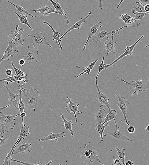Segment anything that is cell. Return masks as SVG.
I'll use <instances>...</instances> for the list:
<instances>
[{"mask_svg":"<svg viewBox=\"0 0 149 165\" xmlns=\"http://www.w3.org/2000/svg\"><path fill=\"white\" fill-rule=\"evenodd\" d=\"M40 95L38 90L33 87L29 91H26L25 88L23 87L21 95L22 101L25 105L24 111L29 112L33 109L35 112L38 107V98Z\"/></svg>","mask_w":149,"mask_h":165,"instance_id":"cell-1","label":"cell"},{"mask_svg":"<svg viewBox=\"0 0 149 165\" xmlns=\"http://www.w3.org/2000/svg\"><path fill=\"white\" fill-rule=\"evenodd\" d=\"M117 79L120 81L125 82L127 85L133 88L135 90L134 93L131 94L133 96L135 94L138 95V92H144L146 91L149 88V79L148 78L143 79L139 81L133 80L132 82H129L123 80L122 79L118 76Z\"/></svg>","mask_w":149,"mask_h":165,"instance_id":"cell-2","label":"cell"},{"mask_svg":"<svg viewBox=\"0 0 149 165\" xmlns=\"http://www.w3.org/2000/svg\"><path fill=\"white\" fill-rule=\"evenodd\" d=\"M84 148L85 150V153H81L83 155L79 154V156L86 158L91 163L96 161L102 164H104V163L99 159L95 147L88 143L85 145Z\"/></svg>","mask_w":149,"mask_h":165,"instance_id":"cell-3","label":"cell"},{"mask_svg":"<svg viewBox=\"0 0 149 165\" xmlns=\"http://www.w3.org/2000/svg\"><path fill=\"white\" fill-rule=\"evenodd\" d=\"M38 56L39 51L38 47H35L32 46L30 48V46H28L26 53L22 58L25 61L24 65L39 63V61L37 60Z\"/></svg>","mask_w":149,"mask_h":165,"instance_id":"cell-4","label":"cell"},{"mask_svg":"<svg viewBox=\"0 0 149 165\" xmlns=\"http://www.w3.org/2000/svg\"><path fill=\"white\" fill-rule=\"evenodd\" d=\"M104 136H110L113 137L114 140L116 142L118 141H129L134 142L133 138L131 139L128 138L125 133L120 129L119 127L115 129H112L107 133L104 134Z\"/></svg>","mask_w":149,"mask_h":165,"instance_id":"cell-5","label":"cell"},{"mask_svg":"<svg viewBox=\"0 0 149 165\" xmlns=\"http://www.w3.org/2000/svg\"><path fill=\"white\" fill-rule=\"evenodd\" d=\"M19 27V25L16 24L15 31H11V34L8 36V37L12 38L14 42V45L16 47L19 46H24L23 41L24 39L22 36L24 32V30L23 28H20L18 31Z\"/></svg>","mask_w":149,"mask_h":165,"instance_id":"cell-6","label":"cell"},{"mask_svg":"<svg viewBox=\"0 0 149 165\" xmlns=\"http://www.w3.org/2000/svg\"><path fill=\"white\" fill-rule=\"evenodd\" d=\"M28 36L31 38L33 46L35 47H38L41 46H48L50 48L52 47L43 35L42 32L37 35H29L28 34Z\"/></svg>","mask_w":149,"mask_h":165,"instance_id":"cell-7","label":"cell"},{"mask_svg":"<svg viewBox=\"0 0 149 165\" xmlns=\"http://www.w3.org/2000/svg\"><path fill=\"white\" fill-rule=\"evenodd\" d=\"M20 114L11 115H4L2 112H0V120L5 122L6 125L5 131L9 132V129L10 128L13 129L15 127V123L13 122L15 120V118L17 117Z\"/></svg>","mask_w":149,"mask_h":165,"instance_id":"cell-8","label":"cell"},{"mask_svg":"<svg viewBox=\"0 0 149 165\" xmlns=\"http://www.w3.org/2000/svg\"><path fill=\"white\" fill-rule=\"evenodd\" d=\"M118 98L119 103L118 105L119 109L123 116V118L126 124L128 126L130 125V121L128 120L126 117L127 111L128 108V105L129 104L125 97H122L119 94H116Z\"/></svg>","mask_w":149,"mask_h":165,"instance_id":"cell-9","label":"cell"},{"mask_svg":"<svg viewBox=\"0 0 149 165\" xmlns=\"http://www.w3.org/2000/svg\"><path fill=\"white\" fill-rule=\"evenodd\" d=\"M128 27H131V26H127L126 25L119 28L117 30L115 31L112 30L110 32H107L103 30H102L99 31L98 33H97L96 35H95V36L93 37L91 41L94 43H97L98 42H101V40L106 36L114 34H116L117 35H119V32L118 31H119L122 30L124 28Z\"/></svg>","mask_w":149,"mask_h":165,"instance_id":"cell-10","label":"cell"},{"mask_svg":"<svg viewBox=\"0 0 149 165\" xmlns=\"http://www.w3.org/2000/svg\"><path fill=\"white\" fill-rule=\"evenodd\" d=\"M144 36V35H143L142 37H140L135 43L132 46H128L127 45L126 46L125 53L119 56L117 59L114 60L111 64H105V65L106 66L107 68H108L110 67H111V66L114 63L117 62L119 61L122 59L123 57L128 55L132 56L133 55V51L135 46L139 42L140 40L142 39Z\"/></svg>","mask_w":149,"mask_h":165,"instance_id":"cell-11","label":"cell"},{"mask_svg":"<svg viewBox=\"0 0 149 165\" xmlns=\"http://www.w3.org/2000/svg\"><path fill=\"white\" fill-rule=\"evenodd\" d=\"M13 41V39L11 41L10 40H8V46L4 53L2 55V57L0 59V63L4 60H10V57H13L15 54L19 52L18 50H15L13 49L12 46Z\"/></svg>","mask_w":149,"mask_h":165,"instance_id":"cell-12","label":"cell"},{"mask_svg":"<svg viewBox=\"0 0 149 165\" xmlns=\"http://www.w3.org/2000/svg\"><path fill=\"white\" fill-rule=\"evenodd\" d=\"M31 12H34L35 13H39L41 16H48L51 13H55L61 15L63 18L62 14L59 11L56 10L51 6L47 5H44L40 7L39 9L31 10Z\"/></svg>","mask_w":149,"mask_h":165,"instance_id":"cell-13","label":"cell"},{"mask_svg":"<svg viewBox=\"0 0 149 165\" xmlns=\"http://www.w3.org/2000/svg\"><path fill=\"white\" fill-rule=\"evenodd\" d=\"M68 101L67 102L68 105L65 107V109L70 114H72L73 112L74 113V116L76 119V122L78 121V119L76 114V112L78 113V114L82 113V111H79L78 110L79 104H77L76 102L73 103L71 100L72 98H70L69 97H67Z\"/></svg>","mask_w":149,"mask_h":165,"instance_id":"cell-14","label":"cell"},{"mask_svg":"<svg viewBox=\"0 0 149 165\" xmlns=\"http://www.w3.org/2000/svg\"><path fill=\"white\" fill-rule=\"evenodd\" d=\"M95 84L96 88L97 90V94L96 97L98 99V100L99 102L103 105H104L106 106L108 110L109 111L111 109L110 107V105L108 102V101L110 100V99L107 97V96L103 93L99 88L98 83L97 81L95 80Z\"/></svg>","mask_w":149,"mask_h":165,"instance_id":"cell-15","label":"cell"},{"mask_svg":"<svg viewBox=\"0 0 149 165\" xmlns=\"http://www.w3.org/2000/svg\"><path fill=\"white\" fill-rule=\"evenodd\" d=\"M5 84L4 86L7 89L8 93V101L10 102L13 105L14 109L16 111L19 112V109L17 107L18 104L19 102V95L20 93L15 94L13 93L6 86Z\"/></svg>","mask_w":149,"mask_h":165,"instance_id":"cell-16","label":"cell"},{"mask_svg":"<svg viewBox=\"0 0 149 165\" xmlns=\"http://www.w3.org/2000/svg\"><path fill=\"white\" fill-rule=\"evenodd\" d=\"M111 38L107 37L106 38V40L105 42V48L106 50V53L105 54L107 56L110 52L113 54H115L114 50L117 45V43L114 40V35L113 34H111Z\"/></svg>","mask_w":149,"mask_h":165,"instance_id":"cell-17","label":"cell"},{"mask_svg":"<svg viewBox=\"0 0 149 165\" xmlns=\"http://www.w3.org/2000/svg\"><path fill=\"white\" fill-rule=\"evenodd\" d=\"M11 64L15 72V75L17 77L18 82L17 83L19 84L21 82L23 81V83L24 85L29 81V79L27 78V74L22 72L20 69L17 68L14 65L13 62H11Z\"/></svg>","mask_w":149,"mask_h":165,"instance_id":"cell-18","label":"cell"},{"mask_svg":"<svg viewBox=\"0 0 149 165\" xmlns=\"http://www.w3.org/2000/svg\"><path fill=\"white\" fill-rule=\"evenodd\" d=\"M91 12L92 11H90L87 16H85V17L84 18L81 19L80 20H79L77 22L69 28L67 31L65 32L64 34H63V36L60 38V41H61L62 39L66 35H67L69 32L75 29L79 30L81 28L82 24L83 23H85L86 20L88 18H89L91 17Z\"/></svg>","mask_w":149,"mask_h":165,"instance_id":"cell-19","label":"cell"},{"mask_svg":"<svg viewBox=\"0 0 149 165\" xmlns=\"http://www.w3.org/2000/svg\"><path fill=\"white\" fill-rule=\"evenodd\" d=\"M20 145L16 148L15 151H14L12 155L17 154L19 153H29L30 151L31 146V144H26L22 140L20 142Z\"/></svg>","mask_w":149,"mask_h":165,"instance_id":"cell-20","label":"cell"},{"mask_svg":"<svg viewBox=\"0 0 149 165\" xmlns=\"http://www.w3.org/2000/svg\"><path fill=\"white\" fill-rule=\"evenodd\" d=\"M102 22L99 21L94 24L92 28H90L89 30V34L88 36L87 40L83 48V50H85L86 45L89 44L88 41L89 39L94 35H96L98 29L102 28Z\"/></svg>","mask_w":149,"mask_h":165,"instance_id":"cell-21","label":"cell"},{"mask_svg":"<svg viewBox=\"0 0 149 165\" xmlns=\"http://www.w3.org/2000/svg\"><path fill=\"white\" fill-rule=\"evenodd\" d=\"M65 137V132L56 134L52 133L44 137L43 138L39 139L38 141L43 142L47 140H53L56 143L58 141V139Z\"/></svg>","mask_w":149,"mask_h":165,"instance_id":"cell-22","label":"cell"},{"mask_svg":"<svg viewBox=\"0 0 149 165\" xmlns=\"http://www.w3.org/2000/svg\"><path fill=\"white\" fill-rule=\"evenodd\" d=\"M43 23L44 24H47L53 31V37L52 40V41L55 40V43L59 46L61 51L63 52V49L61 44L60 38L63 36V34H61V33H59L48 22L46 21H44L43 22Z\"/></svg>","mask_w":149,"mask_h":165,"instance_id":"cell-23","label":"cell"},{"mask_svg":"<svg viewBox=\"0 0 149 165\" xmlns=\"http://www.w3.org/2000/svg\"><path fill=\"white\" fill-rule=\"evenodd\" d=\"M48 1L51 3L55 8V9L56 10L59 11L62 14L63 16V18H64L65 22V24L67 25L70 22V20L67 14L65 13L61 5L58 2H55L53 0H48Z\"/></svg>","mask_w":149,"mask_h":165,"instance_id":"cell-24","label":"cell"},{"mask_svg":"<svg viewBox=\"0 0 149 165\" xmlns=\"http://www.w3.org/2000/svg\"><path fill=\"white\" fill-rule=\"evenodd\" d=\"M29 127L27 126L24 123V124L23 125H22L20 131V136L19 137L20 138L19 140L14 148L12 155L17 146L20 143L22 140L24 139L25 138L30 134V131L29 130Z\"/></svg>","mask_w":149,"mask_h":165,"instance_id":"cell-25","label":"cell"},{"mask_svg":"<svg viewBox=\"0 0 149 165\" xmlns=\"http://www.w3.org/2000/svg\"><path fill=\"white\" fill-rule=\"evenodd\" d=\"M116 118L119 119V118L117 117V111L111 109L109 111L108 114L104 118L105 119V121L102 123V125H104L106 123L114 120L115 123L116 127V128H119V127H118L116 121L115 120V119Z\"/></svg>","mask_w":149,"mask_h":165,"instance_id":"cell-26","label":"cell"},{"mask_svg":"<svg viewBox=\"0 0 149 165\" xmlns=\"http://www.w3.org/2000/svg\"><path fill=\"white\" fill-rule=\"evenodd\" d=\"M106 113V111L104 108L103 105H100V108L99 111L95 114L94 116L96 120V126L97 125L99 121L102 122Z\"/></svg>","mask_w":149,"mask_h":165,"instance_id":"cell-27","label":"cell"},{"mask_svg":"<svg viewBox=\"0 0 149 165\" xmlns=\"http://www.w3.org/2000/svg\"><path fill=\"white\" fill-rule=\"evenodd\" d=\"M110 126L109 123H107L105 125H102V122L99 121L97 125L95 126L94 127L99 135H100V138L102 142L103 141V133L106 127Z\"/></svg>","mask_w":149,"mask_h":165,"instance_id":"cell-28","label":"cell"},{"mask_svg":"<svg viewBox=\"0 0 149 165\" xmlns=\"http://www.w3.org/2000/svg\"><path fill=\"white\" fill-rule=\"evenodd\" d=\"M60 117L61 118L62 120L64 121V124L63 125V127H65L66 130H68L71 133V136L72 138H74V131L72 129V126H73V124L71 120L68 121L64 116L62 113H60Z\"/></svg>","mask_w":149,"mask_h":165,"instance_id":"cell-29","label":"cell"},{"mask_svg":"<svg viewBox=\"0 0 149 165\" xmlns=\"http://www.w3.org/2000/svg\"><path fill=\"white\" fill-rule=\"evenodd\" d=\"M14 13L18 17L19 21L21 23L26 25L32 31L33 30L32 28L28 22L27 19L28 17V15L27 14L25 13H21L19 15L18 13L15 12H14Z\"/></svg>","mask_w":149,"mask_h":165,"instance_id":"cell-30","label":"cell"},{"mask_svg":"<svg viewBox=\"0 0 149 165\" xmlns=\"http://www.w3.org/2000/svg\"><path fill=\"white\" fill-rule=\"evenodd\" d=\"M119 19H122L123 22L126 24L127 26L133 22H136V20L134 18L126 13H120Z\"/></svg>","mask_w":149,"mask_h":165,"instance_id":"cell-31","label":"cell"},{"mask_svg":"<svg viewBox=\"0 0 149 165\" xmlns=\"http://www.w3.org/2000/svg\"><path fill=\"white\" fill-rule=\"evenodd\" d=\"M136 5L133 6V8L132 10V12H136L140 13H146L144 10V6L146 4L138 1L136 2Z\"/></svg>","mask_w":149,"mask_h":165,"instance_id":"cell-32","label":"cell"},{"mask_svg":"<svg viewBox=\"0 0 149 165\" xmlns=\"http://www.w3.org/2000/svg\"><path fill=\"white\" fill-rule=\"evenodd\" d=\"M98 61V59H97L93 62L91 63L88 66V67L83 68L84 70L83 72H81V73L79 74L78 75L76 76L75 78L76 79H77L80 76L83 75V74H89L91 72V70L93 69L95 65V64Z\"/></svg>","mask_w":149,"mask_h":165,"instance_id":"cell-33","label":"cell"},{"mask_svg":"<svg viewBox=\"0 0 149 165\" xmlns=\"http://www.w3.org/2000/svg\"><path fill=\"white\" fill-rule=\"evenodd\" d=\"M7 2L8 3H9L10 4H11V5H13V6H14L15 8H16V9L17 11L20 12L21 13H25L27 14L28 15H29L31 17H32L33 18H34V17H36V16L34 15L31 14L29 13V12L26 11V10L25 9V8H24L22 6H20L14 3H13L11 2H10L9 1H7Z\"/></svg>","mask_w":149,"mask_h":165,"instance_id":"cell-34","label":"cell"},{"mask_svg":"<svg viewBox=\"0 0 149 165\" xmlns=\"http://www.w3.org/2000/svg\"><path fill=\"white\" fill-rule=\"evenodd\" d=\"M19 138H18L17 141H16L13 146L12 147L9 153L7 154V156L6 157L3 161L4 165H10L12 161V156L13 152L14 150V148L17 144L19 140Z\"/></svg>","mask_w":149,"mask_h":165,"instance_id":"cell-35","label":"cell"},{"mask_svg":"<svg viewBox=\"0 0 149 165\" xmlns=\"http://www.w3.org/2000/svg\"><path fill=\"white\" fill-rule=\"evenodd\" d=\"M115 148L117 150V154L119 158V159L121 161L123 165H125V158L126 155L125 149L123 148L121 150H120L117 146L115 147Z\"/></svg>","mask_w":149,"mask_h":165,"instance_id":"cell-36","label":"cell"},{"mask_svg":"<svg viewBox=\"0 0 149 165\" xmlns=\"http://www.w3.org/2000/svg\"><path fill=\"white\" fill-rule=\"evenodd\" d=\"M6 81L5 84H7L8 86L11 83H12L14 82H18V78L17 76L16 75H12L9 77H8L5 79H0V82Z\"/></svg>","mask_w":149,"mask_h":165,"instance_id":"cell-37","label":"cell"},{"mask_svg":"<svg viewBox=\"0 0 149 165\" xmlns=\"http://www.w3.org/2000/svg\"><path fill=\"white\" fill-rule=\"evenodd\" d=\"M104 59L105 57L103 56L102 62L99 66V71L96 75L95 80H97V78L99 75V74H100L101 71L105 69H106L107 68L106 66L105 65V64L104 63Z\"/></svg>","mask_w":149,"mask_h":165,"instance_id":"cell-38","label":"cell"},{"mask_svg":"<svg viewBox=\"0 0 149 165\" xmlns=\"http://www.w3.org/2000/svg\"><path fill=\"white\" fill-rule=\"evenodd\" d=\"M134 14L136 15L134 19L136 20H142L144 17L146 15L148 14L147 13H140L136 12H133Z\"/></svg>","mask_w":149,"mask_h":165,"instance_id":"cell-39","label":"cell"},{"mask_svg":"<svg viewBox=\"0 0 149 165\" xmlns=\"http://www.w3.org/2000/svg\"><path fill=\"white\" fill-rule=\"evenodd\" d=\"M113 163L112 164L113 165H123L121 161L117 159L114 156H113Z\"/></svg>","mask_w":149,"mask_h":165,"instance_id":"cell-40","label":"cell"},{"mask_svg":"<svg viewBox=\"0 0 149 165\" xmlns=\"http://www.w3.org/2000/svg\"><path fill=\"white\" fill-rule=\"evenodd\" d=\"M6 125L4 123L0 122V135L2 134L5 133Z\"/></svg>","mask_w":149,"mask_h":165,"instance_id":"cell-41","label":"cell"},{"mask_svg":"<svg viewBox=\"0 0 149 165\" xmlns=\"http://www.w3.org/2000/svg\"><path fill=\"white\" fill-rule=\"evenodd\" d=\"M8 138L7 137H4L3 136L0 137V146H2L6 143V140Z\"/></svg>","mask_w":149,"mask_h":165,"instance_id":"cell-42","label":"cell"},{"mask_svg":"<svg viewBox=\"0 0 149 165\" xmlns=\"http://www.w3.org/2000/svg\"><path fill=\"white\" fill-rule=\"evenodd\" d=\"M12 161H14L16 162H18L19 163L23 164L24 165H38V164H32L31 163H25L24 162L22 161H20L17 160H16L13 159H12Z\"/></svg>","mask_w":149,"mask_h":165,"instance_id":"cell-43","label":"cell"},{"mask_svg":"<svg viewBox=\"0 0 149 165\" xmlns=\"http://www.w3.org/2000/svg\"><path fill=\"white\" fill-rule=\"evenodd\" d=\"M128 133L130 134H134L135 131V127L132 126H129L127 129Z\"/></svg>","mask_w":149,"mask_h":165,"instance_id":"cell-44","label":"cell"},{"mask_svg":"<svg viewBox=\"0 0 149 165\" xmlns=\"http://www.w3.org/2000/svg\"><path fill=\"white\" fill-rule=\"evenodd\" d=\"M25 111H24L21 113H20V116L21 118L22 119V125H24V117H25L26 116L27 114L26 113H25Z\"/></svg>","mask_w":149,"mask_h":165,"instance_id":"cell-45","label":"cell"},{"mask_svg":"<svg viewBox=\"0 0 149 165\" xmlns=\"http://www.w3.org/2000/svg\"><path fill=\"white\" fill-rule=\"evenodd\" d=\"M13 72V71L12 70L9 69H7L6 72V75L8 76H12Z\"/></svg>","mask_w":149,"mask_h":165,"instance_id":"cell-46","label":"cell"},{"mask_svg":"<svg viewBox=\"0 0 149 165\" xmlns=\"http://www.w3.org/2000/svg\"><path fill=\"white\" fill-rule=\"evenodd\" d=\"M135 163V161L133 160L128 161L126 162L125 165H133Z\"/></svg>","mask_w":149,"mask_h":165,"instance_id":"cell-47","label":"cell"},{"mask_svg":"<svg viewBox=\"0 0 149 165\" xmlns=\"http://www.w3.org/2000/svg\"><path fill=\"white\" fill-rule=\"evenodd\" d=\"M99 8L100 9H102L103 6H102L103 1L102 0H99L98 1Z\"/></svg>","mask_w":149,"mask_h":165,"instance_id":"cell-48","label":"cell"},{"mask_svg":"<svg viewBox=\"0 0 149 165\" xmlns=\"http://www.w3.org/2000/svg\"><path fill=\"white\" fill-rule=\"evenodd\" d=\"M144 10L146 12L149 14V4H146L144 6Z\"/></svg>","mask_w":149,"mask_h":165,"instance_id":"cell-49","label":"cell"},{"mask_svg":"<svg viewBox=\"0 0 149 165\" xmlns=\"http://www.w3.org/2000/svg\"><path fill=\"white\" fill-rule=\"evenodd\" d=\"M19 64L21 66V67H23V66H24L25 64V61L23 59L20 60L19 62Z\"/></svg>","mask_w":149,"mask_h":165,"instance_id":"cell-50","label":"cell"},{"mask_svg":"<svg viewBox=\"0 0 149 165\" xmlns=\"http://www.w3.org/2000/svg\"><path fill=\"white\" fill-rule=\"evenodd\" d=\"M137 1L145 4H149V0H137Z\"/></svg>","mask_w":149,"mask_h":165,"instance_id":"cell-51","label":"cell"},{"mask_svg":"<svg viewBox=\"0 0 149 165\" xmlns=\"http://www.w3.org/2000/svg\"><path fill=\"white\" fill-rule=\"evenodd\" d=\"M10 105V104L8 105L5 107H0V112H2V111L5 110L6 108H7L8 107H9Z\"/></svg>","mask_w":149,"mask_h":165,"instance_id":"cell-52","label":"cell"},{"mask_svg":"<svg viewBox=\"0 0 149 165\" xmlns=\"http://www.w3.org/2000/svg\"><path fill=\"white\" fill-rule=\"evenodd\" d=\"M125 0H121V1L119 4L117 6V8H118L122 4V3L125 1Z\"/></svg>","mask_w":149,"mask_h":165,"instance_id":"cell-53","label":"cell"},{"mask_svg":"<svg viewBox=\"0 0 149 165\" xmlns=\"http://www.w3.org/2000/svg\"><path fill=\"white\" fill-rule=\"evenodd\" d=\"M149 124H148L147 127L145 128V130L147 132V133H149Z\"/></svg>","mask_w":149,"mask_h":165,"instance_id":"cell-54","label":"cell"},{"mask_svg":"<svg viewBox=\"0 0 149 165\" xmlns=\"http://www.w3.org/2000/svg\"><path fill=\"white\" fill-rule=\"evenodd\" d=\"M54 162V160L52 161V160L50 161L48 163H47L45 164V165H49L51 163H53Z\"/></svg>","mask_w":149,"mask_h":165,"instance_id":"cell-55","label":"cell"},{"mask_svg":"<svg viewBox=\"0 0 149 165\" xmlns=\"http://www.w3.org/2000/svg\"><path fill=\"white\" fill-rule=\"evenodd\" d=\"M38 165H42L43 163H42V162L39 161L38 162Z\"/></svg>","mask_w":149,"mask_h":165,"instance_id":"cell-56","label":"cell"},{"mask_svg":"<svg viewBox=\"0 0 149 165\" xmlns=\"http://www.w3.org/2000/svg\"><path fill=\"white\" fill-rule=\"evenodd\" d=\"M55 1L57 2H58L59 1V0H55Z\"/></svg>","mask_w":149,"mask_h":165,"instance_id":"cell-57","label":"cell"}]
</instances>
